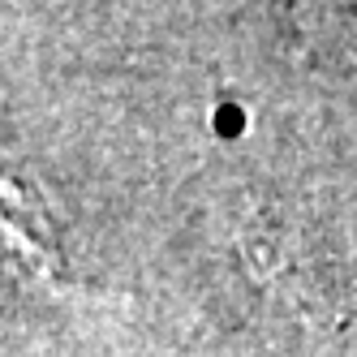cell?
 I'll return each instance as SVG.
<instances>
[{
  "label": "cell",
  "mask_w": 357,
  "mask_h": 357,
  "mask_svg": "<svg viewBox=\"0 0 357 357\" xmlns=\"http://www.w3.org/2000/svg\"><path fill=\"white\" fill-rule=\"evenodd\" d=\"M0 267L31 284L56 271V237L43 202L5 168H0Z\"/></svg>",
  "instance_id": "6da1fadb"
}]
</instances>
